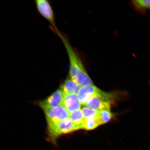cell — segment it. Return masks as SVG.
<instances>
[{"instance_id":"cell-7","label":"cell","mask_w":150,"mask_h":150,"mask_svg":"<svg viewBox=\"0 0 150 150\" xmlns=\"http://www.w3.org/2000/svg\"><path fill=\"white\" fill-rule=\"evenodd\" d=\"M112 103L108 99L96 97L90 99L85 105L97 111L102 110H110Z\"/></svg>"},{"instance_id":"cell-5","label":"cell","mask_w":150,"mask_h":150,"mask_svg":"<svg viewBox=\"0 0 150 150\" xmlns=\"http://www.w3.org/2000/svg\"><path fill=\"white\" fill-rule=\"evenodd\" d=\"M42 109L45 114L47 124L59 123L69 118L70 115V112L63 105Z\"/></svg>"},{"instance_id":"cell-3","label":"cell","mask_w":150,"mask_h":150,"mask_svg":"<svg viewBox=\"0 0 150 150\" xmlns=\"http://www.w3.org/2000/svg\"><path fill=\"white\" fill-rule=\"evenodd\" d=\"M77 94L80 104L85 105L88 101L93 97H101L109 100L114 97L111 93L103 91L93 85L81 87Z\"/></svg>"},{"instance_id":"cell-8","label":"cell","mask_w":150,"mask_h":150,"mask_svg":"<svg viewBox=\"0 0 150 150\" xmlns=\"http://www.w3.org/2000/svg\"><path fill=\"white\" fill-rule=\"evenodd\" d=\"M63 106L69 112L80 109L81 104L76 93L65 94Z\"/></svg>"},{"instance_id":"cell-10","label":"cell","mask_w":150,"mask_h":150,"mask_svg":"<svg viewBox=\"0 0 150 150\" xmlns=\"http://www.w3.org/2000/svg\"><path fill=\"white\" fill-rule=\"evenodd\" d=\"M69 118L79 129H82L84 118L80 109L70 112Z\"/></svg>"},{"instance_id":"cell-12","label":"cell","mask_w":150,"mask_h":150,"mask_svg":"<svg viewBox=\"0 0 150 150\" xmlns=\"http://www.w3.org/2000/svg\"><path fill=\"white\" fill-rule=\"evenodd\" d=\"M101 125L108 122L113 117V114L109 110H102L98 111L96 115Z\"/></svg>"},{"instance_id":"cell-1","label":"cell","mask_w":150,"mask_h":150,"mask_svg":"<svg viewBox=\"0 0 150 150\" xmlns=\"http://www.w3.org/2000/svg\"><path fill=\"white\" fill-rule=\"evenodd\" d=\"M58 35L62 41L68 56L70 77L81 87L93 85L81 59L71 46L68 39L61 33Z\"/></svg>"},{"instance_id":"cell-2","label":"cell","mask_w":150,"mask_h":150,"mask_svg":"<svg viewBox=\"0 0 150 150\" xmlns=\"http://www.w3.org/2000/svg\"><path fill=\"white\" fill-rule=\"evenodd\" d=\"M79 129L69 117L59 123H48V139L50 142L55 144L60 136L70 134Z\"/></svg>"},{"instance_id":"cell-11","label":"cell","mask_w":150,"mask_h":150,"mask_svg":"<svg viewBox=\"0 0 150 150\" xmlns=\"http://www.w3.org/2000/svg\"><path fill=\"white\" fill-rule=\"evenodd\" d=\"M101 125L97 116L84 118L82 129L91 130Z\"/></svg>"},{"instance_id":"cell-14","label":"cell","mask_w":150,"mask_h":150,"mask_svg":"<svg viewBox=\"0 0 150 150\" xmlns=\"http://www.w3.org/2000/svg\"><path fill=\"white\" fill-rule=\"evenodd\" d=\"M81 111L84 118L95 117L98 113V111L85 107L82 109Z\"/></svg>"},{"instance_id":"cell-6","label":"cell","mask_w":150,"mask_h":150,"mask_svg":"<svg viewBox=\"0 0 150 150\" xmlns=\"http://www.w3.org/2000/svg\"><path fill=\"white\" fill-rule=\"evenodd\" d=\"M65 95V94L61 89H58L45 100L40 103L39 105L42 108H54L63 105Z\"/></svg>"},{"instance_id":"cell-4","label":"cell","mask_w":150,"mask_h":150,"mask_svg":"<svg viewBox=\"0 0 150 150\" xmlns=\"http://www.w3.org/2000/svg\"><path fill=\"white\" fill-rule=\"evenodd\" d=\"M35 4L39 13L49 22L52 30L57 35L60 32L56 26L55 15L49 1L46 0H36Z\"/></svg>"},{"instance_id":"cell-9","label":"cell","mask_w":150,"mask_h":150,"mask_svg":"<svg viewBox=\"0 0 150 150\" xmlns=\"http://www.w3.org/2000/svg\"><path fill=\"white\" fill-rule=\"evenodd\" d=\"M81 87L70 77L65 80L62 86L61 89L65 94H71L77 93Z\"/></svg>"},{"instance_id":"cell-13","label":"cell","mask_w":150,"mask_h":150,"mask_svg":"<svg viewBox=\"0 0 150 150\" xmlns=\"http://www.w3.org/2000/svg\"><path fill=\"white\" fill-rule=\"evenodd\" d=\"M132 3L134 8L139 12L150 9V0H135Z\"/></svg>"}]
</instances>
